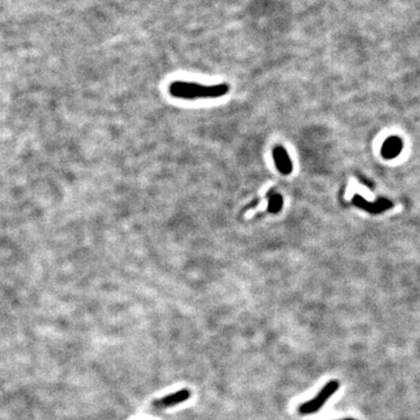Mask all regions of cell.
<instances>
[{"label": "cell", "instance_id": "obj_1", "mask_svg": "<svg viewBox=\"0 0 420 420\" xmlns=\"http://www.w3.org/2000/svg\"><path fill=\"white\" fill-rule=\"evenodd\" d=\"M230 87L226 83L216 84V86H202L195 82L174 81L170 86V94L179 99H208L220 98L228 94Z\"/></svg>", "mask_w": 420, "mask_h": 420}, {"label": "cell", "instance_id": "obj_2", "mask_svg": "<svg viewBox=\"0 0 420 420\" xmlns=\"http://www.w3.org/2000/svg\"><path fill=\"white\" fill-rule=\"evenodd\" d=\"M340 386V383L338 381H330L329 383H327L323 386L322 390L317 397H314L310 401L304 403V404L300 405L299 411L302 414H312L318 412L321 407L325 405V403L328 401V399L333 396V394L338 391Z\"/></svg>", "mask_w": 420, "mask_h": 420}, {"label": "cell", "instance_id": "obj_3", "mask_svg": "<svg viewBox=\"0 0 420 420\" xmlns=\"http://www.w3.org/2000/svg\"><path fill=\"white\" fill-rule=\"evenodd\" d=\"M354 203L359 208L364 209L365 212L371 213V214L383 213V212H385V210H388V209H390L392 207V203L390 202L389 200L381 199V200H378L377 202L371 203V202H368L367 200H364L363 197L360 196V195H356L354 197Z\"/></svg>", "mask_w": 420, "mask_h": 420}, {"label": "cell", "instance_id": "obj_4", "mask_svg": "<svg viewBox=\"0 0 420 420\" xmlns=\"http://www.w3.org/2000/svg\"><path fill=\"white\" fill-rule=\"evenodd\" d=\"M273 159H275V163L278 171L281 174L288 175L292 172V161L289 159V155L286 152V150L283 146H276L273 149Z\"/></svg>", "mask_w": 420, "mask_h": 420}, {"label": "cell", "instance_id": "obj_5", "mask_svg": "<svg viewBox=\"0 0 420 420\" xmlns=\"http://www.w3.org/2000/svg\"><path fill=\"white\" fill-rule=\"evenodd\" d=\"M191 397V392L189 390H180L178 392H174L170 394V396H166L161 399H158L153 403V405L157 407V409H166V407H171L178 404H181L184 401Z\"/></svg>", "mask_w": 420, "mask_h": 420}, {"label": "cell", "instance_id": "obj_6", "mask_svg": "<svg viewBox=\"0 0 420 420\" xmlns=\"http://www.w3.org/2000/svg\"><path fill=\"white\" fill-rule=\"evenodd\" d=\"M403 141L398 137H390L382 146V155L385 159H393L402 152Z\"/></svg>", "mask_w": 420, "mask_h": 420}, {"label": "cell", "instance_id": "obj_7", "mask_svg": "<svg viewBox=\"0 0 420 420\" xmlns=\"http://www.w3.org/2000/svg\"><path fill=\"white\" fill-rule=\"evenodd\" d=\"M267 200H268V208H267L268 213L277 214L280 212L281 208H283V196L278 194V193H276L273 189L268 192Z\"/></svg>", "mask_w": 420, "mask_h": 420}, {"label": "cell", "instance_id": "obj_8", "mask_svg": "<svg viewBox=\"0 0 420 420\" xmlns=\"http://www.w3.org/2000/svg\"><path fill=\"white\" fill-rule=\"evenodd\" d=\"M341 420H355V419H352V418H347V419H341Z\"/></svg>", "mask_w": 420, "mask_h": 420}]
</instances>
